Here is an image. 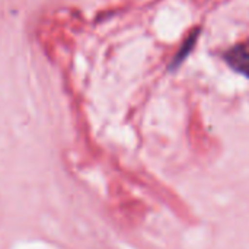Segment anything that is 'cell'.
Listing matches in <instances>:
<instances>
[{"mask_svg":"<svg viewBox=\"0 0 249 249\" xmlns=\"http://www.w3.org/2000/svg\"><path fill=\"white\" fill-rule=\"evenodd\" d=\"M226 60L236 71L249 77V44L232 48L226 54Z\"/></svg>","mask_w":249,"mask_h":249,"instance_id":"1","label":"cell"},{"mask_svg":"<svg viewBox=\"0 0 249 249\" xmlns=\"http://www.w3.org/2000/svg\"><path fill=\"white\" fill-rule=\"evenodd\" d=\"M197 38H198V31H194V32L188 36V39L184 42L181 51H178V54L175 55V58H174V61H172V64H171L172 69L177 67L178 64H181V63L187 58V55L190 54V51L193 50V47H194L196 42H197Z\"/></svg>","mask_w":249,"mask_h":249,"instance_id":"2","label":"cell"}]
</instances>
